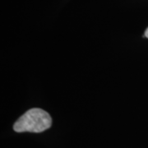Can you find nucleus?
<instances>
[{
    "instance_id": "obj_1",
    "label": "nucleus",
    "mask_w": 148,
    "mask_h": 148,
    "mask_svg": "<svg viewBox=\"0 0 148 148\" xmlns=\"http://www.w3.org/2000/svg\"><path fill=\"white\" fill-rule=\"evenodd\" d=\"M52 119L46 111L41 109H32L27 111L14 123L16 132H41L51 127Z\"/></svg>"
},
{
    "instance_id": "obj_2",
    "label": "nucleus",
    "mask_w": 148,
    "mask_h": 148,
    "mask_svg": "<svg viewBox=\"0 0 148 148\" xmlns=\"http://www.w3.org/2000/svg\"><path fill=\"white\" fill-rule=\"evenodd\" d=\"M144 36L147 37V38H148V27H147V29L146 30V32H145V34H144Z\"/></svg>"
}]
</instances>
